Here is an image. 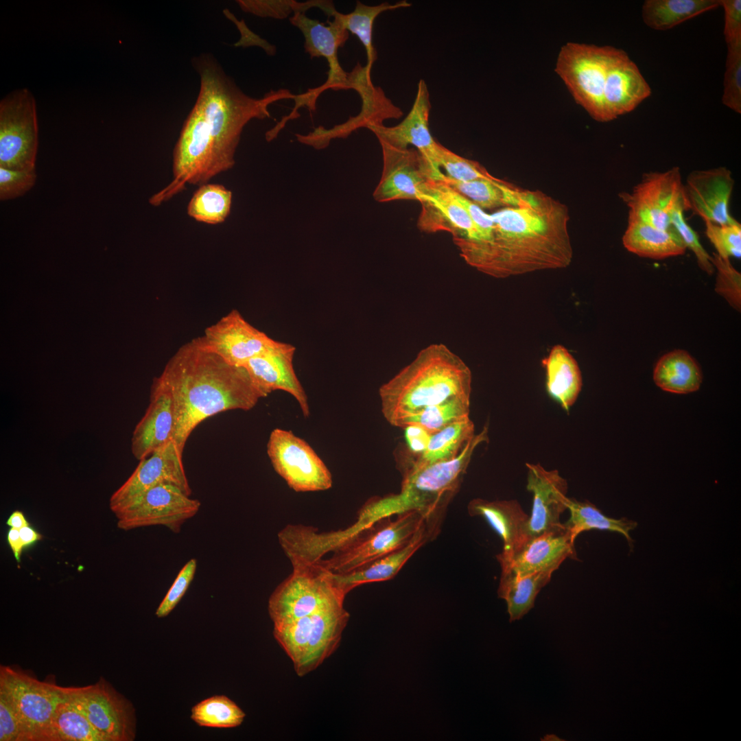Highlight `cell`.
Listing matches in <instances>:
<instances>
[{"instance_id": "6da1fadb", "label": "cell", "mask_w": 741, "mask_h": 741, "mask_svg": "<svg viewBox=\"0 0 741 741\" xmlns=\"http://www.w3.org/2000/svg\"><path fill=\"white\" fill-rule=\"evenodd\" d=\"M488 239L463 248L460 255L478 271L508 278L565 268L573 259L568 207L541 191H528L517 206L491 214Z\"/></svg>"}, {"instance_id": "816d5d0a", "label": "cell", "mask_w": 741, "mask_h": 741, "mask_svg": "<svg viewBox=\"0 0 741 741\" xmlns=\"http://www.w3.org/2000/svg\"><path fill=\"white\" fill-rule=\"evenodd\" d=\"M240 9L247 13L275 19H284L295 12L294 0H238Z\"/></svg>"}, {"instance_id": "9f6ffc18", "label": "cell", "mask_w": 741, "mask_h": 741, "mask_svg": "<svg viewBox=\"0 0 741 741\" xmlns=\"http://www.w3.org/2000/svg\"><path fill=\"white\" fill-rule=\"evenodd\" d=\"M7 540L16 561L20 562L24 546L20 537L19 530L10 528L8 532Z\"/></svg>"}, {"instance_id": "5bb4252c", "label": "cell", "mask_w": 741, "mask_h": 741, "mask_svg": "<svg viewBox=\"0 0 741 741\" xmlns=\"http://www.w3.org/2000/svg\"><path fill=\"white\" fill-rule=\"evenodd\" d=\"M200 502L176 486L160 484L152 487L115 513L119 529L129 530L151 526H164L178 533L183 524L194 517Z\"/></svg>"}, {"instance_id": "ffe728a7", "label": "cell", "mask_w": 741, "mask_h": 741, "mask_svg": "<svg viewBox=\"0 0 741 741\" xmlns=\"http://www.w3.org/2000/svg\"><path fill=\"white\" fill-rule=\"evenodd\" d=\"M195 340L204 350L236 366H243L276 341L252 326L236 309L207 327L204 335Z\"/></svg>"}, {"instance_id": "d4e9b609", "label": "cell", "mask_w": 741, "mask_h": 741, "mask_svg": "<svg viewBox=\"0 0 741 741\" xmlns=\"http://www.w3.org/2000/svg\"><path fill=\"white\" fill-rule=\"evenodd\" d=\"M430 108L428 88L421 80L412 108L400 124L392 127L375 125L368 129L375 134L379 143L401 149L408 148L409 145L415 147L434 170L441 172L438 163L439 143L434 139L429 128Z\"/></svg>"}, {"instance_id": "3957f363", "label": "cell", "mask_w": 741, "mask_h": 741, "mask_svg": "<svg viewBox=\"0 0 741 741\" xmlns=\"http://www.w3.org/2000/svg\"><path fill=\"white\" fill-rule=\"evenodd\" d=\"M156 379L172 396L173 440L182 453L204 420L228 410H250L265 397L244 366L229 364L195 339L179 348Z\"/></svg>"}, {"instance_id": "7bdbcfd3", "label": "cell", "mask_w": 741, "mask_h": 741, "mask_svg": "<svg viewBox=\"0 0 741 741\" xmlns=\"http://www.w3.org/2000/svg\"><path fill=\"white\" fill-rule=\"evenodd\" d=\"M190 717L200 727L233 728L242 725L246 714L228 697L215 695L193 706Z\"/></svg>"}, {"instance_id": "e0dca14e", "label": "cell", "mask_w": 741, "mask_h": 741, "mask_svg": "<svg viewBox=\"0 0 741 741\" xmlns=\"http://www.w3.org/2000/svg\"><path fill=\"white\" fill-rule=\"evenodd\" d=\"M383 169L380 180L373 193L379 202L398 200L420 201L430 179L439 178L437 172L415 149H401L379 143Z\"/></svg>"}, {"instance_id": "ab89813d", "label": "cell", "mask_w": 741, "mask_h": 741, "mask_svg": "<svg viewBox=\"0 0 741 741\" xmlns=\"http://www.w3.org/2000/svg\"><path fill=\"white\" fill-rule=\"evenodd\" d=\"M410 5L406 1H401L394 4L384 2L377 5H368L357 1L351 12H338L344 28L355 35L364 47L367 56L366 65L370 69L377 59V52L373 44V24L376 18L384 12Z\"/></svg>"}, {"instance_id": "9c48e42d", "label": "cell", "mask_w": 741, "mask_h": 741, "mask_svg": "<svg viewBox=\"0 0 741 741\" xmlns=\"http://www.w3.org/2000/svg\"><path fill=\"white\" fill-rule=\"evenodd\" d=\"M618 49L568 42L561 47L555 71L574 100L596 121L608 122L604 89L609 66Z\"/></svg>"}, {"instance_id": "74e56055", "label": "cell", "mask_w": 741, "mask_h": 741, "mask_svg": "<svg viewBox=\"0 0 741 741\" xmlns=\"http://www.w3.org/2000/svg\"><path fill=\"white\" fill-rule=\"evenodd\" d=\"M567 510L570 513V516L569 519L563 524L574 541L584 531L608 530L622 534L627 540L631 550H633V540L630 535V532L637 527L636 521L626 517L620 519L609 517L591 502H581L574 498L569 497Z\"/></svg>"}, {"instance_id": "b9f144b4", "label": "cell", "mask_w": 741, "mask_h": 741, "mask_svg": "<svg viewBox=\"0 0 741 741\" xmlns=\"http://www.w3.org/2000/svg\"><path fill=\"white\" fill-rule=\"evenodd\" d=\"M470 397H456L432 405L403 419L397 427L410 424L419 425L432 434L445 427L469 416Z\"/></svg>"}, {"instance_id": "680465c9", "label": "cell", "mask_w": 741, "mask_h": 741, "mask_svg": "<svg viewBox=\"0 0 741 741\" xmlns=\"http://www.w3.org/2000/svg\"><path fill=\"white\" fill-rule=\"evenodd\" d=\"M6 524L10 528L18 530L30 525L24 514L19 510H15L10 515L6 521Z\"/></svg>"}, {"instance_id": "bcb514c9", "label": "cell", "mask_w": 741, "mask_h": 741, "mask_svg": "<svg viewBox=\"0 0 741 741\" xmlns=\"http://www.w3.org/2000/svg\"><path fill=\"white\" fill-rule=\"evenodd\" d=\"M711 263L716 270L715 291L736 310L741 309V274L729 259L713 253Z\"/></svg>"}, {"instance_id": "6f0895ef", "label": "cell", "mask_w": 741, "mask_h": 741, "mask_svg": "<svg viewBox=\"0 0 741 741\" xmlns=\"http://www.w3.org/2000/svg\"><path fill=\"white\" fill-rule=\"evenodd\" d=\"M19 534L24 548L42 539V535L30 525L19 529Z\"/></svg>"}, {"instance_id": "f6af8a7d", "label": "cell", "mask_w": 741, "mask_h": 741, "mask_svg": "<svg viewBox=\"0 0 741 741\" xmlns=\"http://www.w3.org/2000/svg\"><path fill=\"white\" fill-rule=\"evenodd\" d=\"M727 45L726 69L722 102L741 113V42Z\"/></svg>"}, {"instance_id": "ac0fdd59", "label": "cell", "mask_w": 741, "mask_h": 741, "mask_svg": "<svg viewBox=\"0 0 741 741\" xmlns=\"http://www.w3.org/2000/svg\"><path fill=\"white\" fill-rule=\"evenodd\" d=\"M683 189L680 169L674 167L664 172L644 174L631 192L619 196L628 208V217L670 229L672 212L683 202Z\"/></svg>"}, {"instance_id": "681fc988", "label": "cell", "mask_w": 741, "mask_h": 741, "mask_svg": "<svg viewBox=\"0 0 741 741\" xmlns=\"http://www.w3.org/2000/svg\"><path fill=\"white\" fill-rule=\"evenodd\" d=\"M196 568V558L190 559L182 567L156 611L158 618L167 616L179 603L194 578Z\"/></svg>"}, {"instance_id": "7c38bea8", "label": "cell", "mask_w": 741, "mask_h": 741, "mask_svg": "<svg viewBox=\"0 0 741 741\" xmlns=\"http://www.w3.org/2000/svg\"><path fill=\"white\" fill-rule=\"evenodd\" d=\"M267 454L276 473L296 492L329 489L331 473L323 460L304 439L292 431L274 429L267 443Z\"/></svg>"}, {"instance_id": "1f68e13d", "label": "cell", "mask_w": 741, "mask_h": 741, "mask_svg": "<svg viewBox=\"0 0 741 741\" xmlns=\"http://www.w3.org/2000/svg\"><path fill=\"white\" fill-rule=\"evenodd\" d=\"M622 240L628 252L652 259L680 256L687 249L672 226L670 229H661L630 217Z\"/></svg>"}, {"instance_id": "e575fe53", "label": "cell", "mask_w": 741, "mask_h": 741, "mask_svg": "<svg viewBox=\"0 0 741 741\" xmlns=\"http://www.w3.org/2000/svg\"><path fill=\"white\" fill-rule=\"evenodd\" d=\"M436 179L482 209L517 206L526 198L528 191L520 189L501 179L461 181L452 179L444 173Z\"/></svg>"}, {"instance_id": "cb8c5ba5", "label": "cell", "mask_w": 741, "mask_h": 741, "mask_svg": "<svg viewBox=\"0 0 741 741\" xmlns=\"http://www.w3.org/2000/svg\"><path fill=\"white\" fill-rule=\"evenodd\" d=\"M574 541L563 523L541 534L528 537L511 554L496 556L501 568L520 574L556 571L567 558L577 560Z\"/></svg>"}, {"instance_id": "d6a6232c", "label": "cell", "mask_w": 741, "mask_h": 741, "mask_svg": "<svg viewBox=\"0 0 741 741\" xmlns=\"http://www.w3.org/2000/svg\"><path fill=\"white\" fill-rule=\"evenodd\" d=\"M553 572L541 571L520 574L501 568L497 593L506 602L510 622L521 619L533 608L537 594L550 582Z\"/></svg>"}, {"instance_id": "8fae6325", "label": "cell", "mask_w": 741, "mask_h": 741, "mask_svg": "<svg viewBox=\"0 0 741 741\" xmlns=\"http://www.w3.org/2000/svg\"><path fill=\"white\" fill-rule=\"evenodd\" d=\"M38 124L34 98L27 89L14 91L0 102V167H35Z\"/></svg>"}, {"instance_id": "f1b7e54d", "label": "cell", "mask_w": 741, "mask_h": 741, "mask_svg": "<svg viewBox=\"0 0 741 741\" xmlns=\"http://www.w3.org/2000/svg\"><path fill=\"white\" fill-rule=\"evenodd\" d=\"M434 539L425 524L403 546L349 572H331L333 583L346 596L359 585L392 579L419 548Z\"/></svg>"}, {"instance_id": "11a10c76", "label": "cell", "mask_w": 741, "mask_h": 741, "mask_svg": "<svg viewBox=\"0 0 741 741\" xmlns=\"http://www.w3.org/2000/svg\"><path fill=\"white\" fill-rule=\"evenodd\" d=\"M402 429L409 450L418 457L425 451L432 434L416 424L408 425Z\"/></svg>"}, {"instance_id": "9a60e30c", "label": "cell", "mask_w": 741, "mask_h": 741, "mask_svg": "<svg viewBox=\"0 0 741 741\" xmlns=\"http://www.w3.org/2000/svg\"><path fill=\"white\" fill-rule=\"evenodd\" d=\"M371 69L360 63L347 73V89H354L362 99V109L356 116L346 122L327 129L320 126L307 134H296L298 142L321 150L327 147L332 139L346 138L360 128H368L382 125L385 119L398 118L403 115L379 87L375 86L370 79Z\"/></svg>"}, {"instance_id": "603a6c76", "label": "cell", "mask_w": 741, "mask_h": 741, "mask_svg": "<svg viewBox=\"0 0 741 741\" xmlns=\"http://www.w3.org/2000/svg\"><path fill=\"white\" fill-rule=\"evenodd\" d=\"M296 347L276 340L243 366L256 387L266 397L275 390H283L298 402L304 417H309V405L307 394L294 368Z\"/></svg>"}, {"instance_id": "d590c367", "label": "cell", "mask_w": 741, "mask_h": 741, "mask_svg": "<svg viewBox=\"0 0 741 741\" xmlns=\"http://www.w3.org/2000/svg\"><path fill=\"white\" fill-rule=\"evenodd\" d=\"M474 430L469 416L432 434L425 451L405 469L403 475L454 459L474 436Z\"/></svg>"}, {"instance_id": "2e32d148", "label": "cell", "mask_w": 741, "mask_h": 741, "mask_svg": "<svg viewBox=\"0 0 741 741\" xmlns=\"http://www.w3.org/2000/svg\"><path fill=\"white\" fill-rule=\"evenodd\" d=\"M338 12L336 10L331 12L329 17H333V20L328 22V25L310 19L303 12H295L290 18L291 24L303 35L305 52L311 58H325L329 64L328 78L325 83L299 95L301 104L310 110H315L316 99L324 91L347 89V73L339 63L338 50L346 43L349 32L344 28Z\"/></svg>"}, {"instance_id": "db71d44e", "label": "cell", "mask_w": 741, "mask_h": 741, "mask_svg": "<svg viewBox=\"0 0 741 741\" xmlns=\"http://www.w3.org/2000/svg\"><path fill=\"white\" fill-rule=\"evenodd\" d=\"M725 11L724 36L727 45L741 42V1L720 0Z\"/></svg>"}, {"instance_id": "ba28073f", "label": "cell", "mask_w": 741, "mask_h": 741, "mask_svg": "<svg viewBox=\"0 0 741 741\" xmlns=\"http://www.w3.org/2000/svg\"><path fill=\"white\" fill-rule=\"evenodd\" d=\"M292 573L271 594L268 613L273 624L343 606L345 596L331 572L316 563L292 562Z\"/></svg>"}, {"instance_id": "52a82bcc", "label": "cell", "mask_w": 741, "mask_h": 741, "mask_svg": "<svg viewBox=\"0 0 741 741\" xmlns=\"http://www.w3.org/2000/svg\"><path fill=\"white\" fill-rule=\"evenodd\" d=\"M349 619L343 606L324 609L274 624L273 635L303 677L318 667L338 647Z\"/></svg>"}, {"instance_id": "44dd1931", "label": "cell", "mask_w": 741, "mask_h": 741, "mask_svg": "<svg viewBox=\"0 0 741 741\" xmlns=\"http://www.w3.org/2000/svg\"><path fill=\"white\" fill-rule=\"evenodd\" d=\"M734 184L731 172L725 167L692 171L683 184L685 210L704 222L717 224L737 222L729 211Z\"/></svg>"}, {"instance_id": "836d02e7", "label": "cell", "mask_w": 741, "mask_h": 741, "mask_svg": "<svg viewBox=\"0 0 741 741\" xmlns=\"http://www.w3.org/2000/svg\"><path fill=\"white\" fill-rule=\"evenodd\" d=\"M653 380L661 390L688 394L698 390L703 381L696 361L684 350H674L661 356L655 364Z\"/></svg>"}, {"instance_id": "7a4b0ae2", "label": "cell", "mask_w": 741, "mask_h": 741, "mask_svg": "<svg viewBox=\"0 0 741 741\" xmlns=\"http://www.w3.org/2000/svg\"><path fill=\"white\" fill-rule=\"evenodd\" d=\"M200 77L194 106L183 126L177 145L191 160L210 169L212 177L231 169L245 126L252 119L270 117L274 102L292 99L290 90H272L262 97L246 94L209 53L193 58Z\"/></svg>"}, {"instance_id": "484cf974", "label": "cell", "mask_w": 741, "mask_h": 741, "mask_svg": "<svg viewBox=\"0 0 741 741\" xmlns=\"http://www.w3.org/2000/svg\"><path fill=\"white\" fill-rule=\"evenodd\" d=\"M527 490L532 494L527 538L559 526L561 515L567 510L568 484L556 469L547 470L539 463L526 464Z\"/></svg>"}, {"instance_id": "7402d4cb", "label": "cell", "mask_w": 741, "mask_h": 741, "mask_svg": "<svg viewBox=\"0 0 741 741\" xmlns=\"http://www.w3.org/2000/svg\"><path fill=\"white\" fill-rule=\"evenodd\" d=\"M419 202L421 212L417 225L422 231H447L451 233L454 242L478 239L477 228L460 200V194L440 180H429Z\"/></svg>"}, {"instance_id": "8992f818", "label": "cell", "mask_w": 741, "mask_h": 741, "mask_svg": "<svg viewBox=\"0 0 741 741\" xmlns=\"http://www.w3.org/2000/svg\"><path fill=\"white\" fill-rule=\"evenodd\" d=\"M369 523L357 520L344 532L334 534L327 559L314 562L325 569L342 574L354 569L405 545L425 524L423 516L408 510Z\"/></svg>"}, {"instance_id": "f35d334b", "label": "cell", "mask_w": 741, "mask_h": 741, "mask_svg": "<svg viewBox=\"0 0 741 741\" xmlns=\"http://www.w3.org/2000/svg\"><path fill=\"white\" fill-rule=\"evenodd\" d=\"M46 741H108L68 699L57 708Z\"/></svg>"}, {"instance_id": "f907efd6", "label": "cell", "mask_w": 741, "mask_h": 741, "mask_svg": "<svg viewBox=\"0 0 741 741\" xmlns=\"http://www.w3.org/2000/svg\"><path fill=\"white\" fill-rule=\"evenodd\" d=\"M36 169L14 170L0 167V199L12 200L23 196L34 185Z\"/></svg>"}, {"instance_id": "277c9868", "label": "cell", "mask_w": 741, "mask_h": 741, "mask_svg": "<svg viewBox=\"0 0 741 741\" xmlns=\"http://www.w3.org/2000/svg\"><path fill=\"white\" fill-rule=\"evenodd\" d=\"M469 366L446 345L432 344L379 388L381 412L394 427L425 408L456 397H471Z\"/></svg>"}, {"instance_id": "7dc6e473", "label": "cell", "mask_w": 741, "mask_h": 741, "mask_svg": "<svg viewBox=\"0 0 741 741\" xmlns=\"http://www.w3.org/2000/svg\"><path fill=\"white\" fill-rule=\"evenodd\" d=\"M705 234L718 256L730 259L741 256V224L738 221L729 224L704 222Z\"/></svg>"}, {"instance_id": "4dcf8cb0", "label": "cell", "mask_w": 741, "mask_h": 741, "mask_svg": "<svg viewBox=\"0 0 741 741\" xmlns=\"http://www.w3.org/2000/svg\"><path fill=\"white\" fill-rule=\"evenodd\" d=\"M545 372V388L548 395L563 409L569 411L576 402L583 386V377L577 361L562 344L553 346L541 360Z\"/></svg>"}, {"instance_id": "60d3db41", "label": "cell", "mask_w": 741, "mask_h": 741, "mask_svg": "<svg viewBox=\"0 0 741 741\" xmlns=\"http://www.w3.org/2000/svg\"><path fill=\"white\" fill-rule=\"evenodd\" d=\"M232 192L220 184H204L197 189L187 206V214L208 224L224 222L230 214Z\"/></svg>"}, {"instance_id": "d6986e66", "label": "cell", "mask_w": 741, "mask_h": 741, "mask_svg": "<svg viewBox=\"0 0 741 741\" xmlns=\"http://www.w3.org/2000/svg\"><path fill=\"white\" fill-rule=\"evenodd\" d=\"M182 456L172 440L139 460L131 475L110 496L109 506L112 512L116 513L150 489L160 484L176 486L190 496L191 490Z\"/></svg>"}, {"instance_id": "c3c4849f", "label": "cell", "mask_w": 741, "mask_h": 741, "mask_svg": "<svg viewBox=\"0 0 741 741\" xmlns=\"http://www.w3.org/2000/svg\"><path fill=\"white\" fill-rule=\"evenodd\" d=\"M684 203H681L672 212L670 224L681 237L686 248L694 254L699 268L708 274L714 273L711 257L701 245L695 231L687 223L684 217Z\"/></svg>"}, {"instance_id": "4316f807", "label": "cell", "mask_w": 741, "mask_h": 741, "mask_svg": "<svg viewBox=\"0 0 741 741\" xmlns=\"http://www.w3.org/2000/svg\"><path fill=\"white\" fill-rule=\"evenodd\" d=\"M175 416L169 391L156 378L150 390V404L136 425L131 440L133 456L141 460L173 440Z\"/></svg>"}, {"instance_id": "5b68a950", "label": "cell", "mask_w": 741, "mask_h": 741, "mask_svg": "<svg viewBox=\"0 0 741 741\" xmlns=\"http://www.w3.org/2000/svg\"><path fill=\"white\" fill-rule=\"evenodd\" d=\"M488 441V427L485 426L456 458L404 474L400 493L372 498L360 512L377 519L408 510L417 511L436 537L446 508L460 489L475 449Z\"/></svg>"}, {"instance_id": "83f0119b", "label": "cell", "mask_w": 741, "mask_h": 741, "mask_svg": "<svg viewBox=\"0 0 741 741\" xmlns=\"http://www.w3.org/2000/svg\"><path fill=\"white\" fill-rule=\"evenodd\" d=\"M651 94V89L637 66L618 49L606 76L604 104L608 121L635 110Z\"/></svg>"}, {"instance_id": "30bf717a", "label": "cell", "mask_w": 741, "mask_h": 741, "mask_svg": "<svg viewBox=\"0 0 741 741\" xmlns=\"http://www.w3.org/2000/svg\"><path fill=\"white\" fill-rule=\"evenodd\" d=\"M0 692L14 706L25 741H46L57 708L68 700L63 687L40 681L23 671L5 666L0 668Z\"/></svg>"}, {"instance_id": "8d00e7d4", "label": "cell", "mask_w": 741, "mask_h": 741, "mask_svg": "<svg viewBox=\"0 0 741 741\" xmlns=\"http://www.w3.org/2000/svg\"><path fill=\"white\" fill-rule=\"evenodd\" d=\"M720 6V0H646L642 19L649 27L667 30Z\"/></svg>"}, {"instance_id": "f546056e", "label": "cell", "mask_w": 741, "mask_h": 741, "mask_svg": "<svg viewBox=\"0 0 741 741\" xmlns=\"http://www.w3.org/2000/svg\"><path fill=\"white\" fill-rule=\"evenodd\" d=\"M467 511L471 517H481L499 536L503 550L499 554L507 556L527 539L529 515L518 501L493 500L481 498L471 500Z\"/></svg>"}, {"instance_id": "f5cc1de1", "label": "cell", "mask_w": 741, "mask_h": 741, "mask_svg": "<svg viewBox=\"0 0 741 741\" xmlns=\"http://www.w3.org/2000/svg\"><path fill=\"white\" fill-rule=\"evenodd\" d=\"M0 741H25L19 717L8 697L0 692Z\"/></svg>"}, {"instance_id": "4fadbf2b", "label": "cell", "mask_w": 741, "mask_h": 741, "mask_svg": "<svg viewBox=\"0 0 741 741\" xmlns=\"http://www.w3.org/2000/svg\"><path fill=\"white\" fill-rule=\"evenodd\" d=\"M68 699L108 741H132L136 736L135 709L104 678L93 685L63 687Z\"/></svg>"}, {"instance_id": "ee69618b", "label": "cell", "mask_w": 741, "mask_h": 741, "mask_svg": "<svg viewBox=\"0 0 741 741\" xmlns=\"http://www.w3.org/2000/svg\"><path fill=\"white\" fill-rule=\"evenodd\" d=\"M438 163L445 169L446 176L457 180H498L478 162L464 158L440 143L438 148Z\"/></svg>"}]
</instances>
